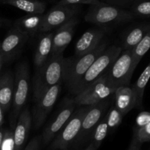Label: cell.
<instances>
[{"instance_id": "6da1fadb", "label": "cell", "mask_w": 150, "mask_h": 150, "mask_svg": "<svg viewBox=\"0 0 150 150\" xmlns=\"http://www.w3.org/2000/svg\"><path fill=\"white\" fill-rule=\"evenodd\" d=\"M64 54H53L41 66L36 68L34 77V99L39 100L52 86L63 81Z\"/></svg>"}, {"instance_id": "7a4b0ae2", "label": "cell", "mask_w": 150, "mask_h": 150, "mask_svg": "<svg viewBox=\"0 0 150 150\" xmlns=\"http://www.w3.org/2000/svg\"><path fill=\"white\" fill-rule=\"evenodd\" d=\"M107 41L103 40L97 48L80 57L64 58V70L63 81L69 92L86 73L95 60L106 49Z\"/></svg>"}, {"instance_id": "3957f363", "label": "cell", "mask_w": 150, "mask_h": 150, "mask_svg": "<svg viewBox=\"0 0 150 150\" xmlns=\"http://www.w3.org/2000/svg\"><path fill=\"white\" fill-rule=\"evenodd\" d=\"M122 51V47L112 45L105 49L90 66L83 77L79 81L70 92L73 95H77L84 90L88 86L105 74L115 60Z\"/></svg>"}, {"instance_id": "277c9868", "label": "cell", "mask_w": 150, "mask_h": 150, "mask_svg": "<svg viewBox=\"0 0 150 150\" xmlns=\"http://www.w3.org/2000/svg\"><path fill=\"white\" fill-rule=\"evenodd\" d=\"M134 16L131 11L99 1L91 5L84 18L86 21L98 26H108L129 21Z\"/></svg>"}, {"instance_id": "5b68a950", "label": "cell", "mask_w": 150, "mask_h": 150, "mask_svg": "<svg viewBox=\"0 0 150 150\" xmlns=\"http://www.w3.org/2000/svg\"><path fill=\"white\" fill-rule=\"evenodd\" d=\"M29 88V68L27 63L21 62L18 65L15 74V91L13 100V110L10 117L12 128L16 127L18 119L23 110Z\"/></svg>"}, {"instance_id": "8992f818", "label": "cell", "mask_w": 150, "mask_h": 150, "mask_svg": "<svg viewBox=\"0 0 150 150\" xmlns=\"http://www.w3.org/2000/svg\"><path fill=\"white\" fill-rule=\"evenodd\" d=\"M90 105H83L74 111L65 125L50 144L48 150H65L75 142L80 132L82 121Z\"/></svg>"}, {"instance_id": "52a82bcc", "label": "cell", "mask_w": 150, "mask_h": 150, "mask_svg": "<svg viewBox=\"0 0 150 150\" xmlns=\"http://www.w3.org/2000/svg\"><path fill=\"white\" fill-rule=\"evenodd\" d=\"M136 69L133 66V49L123 50L108 71L105 73L108 82L116 88L130 84Z\"/></svg>"}, {"instance_id": "ba28073f", "label": "cell", "mask_w": 150, "mask_h": 150, "mask_svg": "<svg viewBox=\"0 0 150 150\" xmlns=\"http://www.w3.org/2000/svg\"><path fill=\"white\" fill-rule=\"evenodd\" d=\"M117 88L108 82L105 74L95 81L74 98L76 105H94L110 98Z\"/></svg>"}, {"instance_id": "9c48e42d", "label": "cell", "mask_w": 150, "mask_h": 150, "mask_svg": "<svg viewBox=\"0 0 150 150\" xmlns=\"http://www.w3.org/2000/svg\"><path fill=\"white\" fill-rule=\"evenodd\" d=\"M76 106V104L74 102V98H67L64 99L53 120H51V122L43 130L42 134V146H48L51 143L70 118L74 112Z\"/></svg>"}, {"instance_id": "30bf717a", "label": "cell", "mask_w": 150, "mask_h": 150, "mask_svg": "<svg viewBox=\"0 0 150 150\" xmlns=\"http://www.w3.org/2000/svg\"><path fill=\"white\" fill-rule=\"evenodd\" d=\"M111 97L96 105H90L86 115L83 117L80 132L74 142L75 144H80L92 136L96 126L101 119L106 114L105 113L111 104Z\"/></svg>"}, {"instance_id": "8fae6325", "label": "cell", "mask_w": 150, "mask_h": 150, "mask_svg": "<svg viewBox=\"0 0 150 150\" xmlns=\"http://www.w3.org/2000/svg\"><path fill=\"white\" fill-rule=\"evenodd\" d=\"M78 12L79 7L76 5H62L57 4L44 15L40 33L51 32L57 29L70 19L75 18Z\"/></svg>"}, {"instance_id": "7c38bea8", "label": "cell", "mask_w": 150, "mask_h": 150, "mask_svg": "<svg viewBox=\"0 0 150 150\" xmlns=\"http://www.w3.org/2000/svg\"><path fill=\"white\" fill-rule=\"evenodd\" d=\"M61 92V83L54 85L39 100L32 109V123L35 129L38 130L43 125L49 113L52 111Z\"/></svg>"}, {"instance_id": "4fadbf2b", "label": "cell", "mask_w": 150, "mask_h": 150, "mask_svg": "<svg viewBox=\"0 0 150 150\" xmlns=\"http://www.w3.org/2000/svg\"><path fill=\"white\" fill-rule=\"evenodd\" d=\"M29 35L16 27L10 30L1 43L0 54L3 60L14 58L23 48L29 39Z\"/></svg>"}, {"instance_id": "5bb4252c", "label": "cell", "mask_w": 150, "mask_h": 150, "mask_svg": "<svg viewBox=\"0 0 150 150\" xmlns=\"http://www.w3.org/2000/svg\"><path fill=\"white\" fill-rule=\"evenodd\" d=\"M79 21L76 17L57 28L53 36L52 54H64L67 45L71 42L74 35L75 28Z\"/></svg>"}, {"instance_id": "9a60e30c", "label": "cell", "mask_w": 150, "mask_h": 150, "mask_svg": "<svg viewBox=\"0 0 150 150\" xmlns=\"http://www.w3.org/2000/svg\"><path fill=\"white\" fill-rule=\"evenodd\" d=\"M105 33L106 31L104 29H91L85 32L75 45V56H83L97 48Z\"/></svg>"}, {"instance_id": "2e32d148", "label": "cell", "mask_w": 150, "mask_h": 150, "mask_svg": "<svg viewBox=\"0 0 150 150\" xmlns=\"http://www.w3.org/2000/svg\"><path fill=\"white\" fill-rule=\"evenodd\" d=\"M114 104L115 106L126 115L136 105V96L134 88L130 84L119 86L113 94Z\"/></svg>"}, {"instance_id": "e0dca14e", "label": "cell", "mask_w": 150, "mask_h": 150, "mask_svg": "<svg viewBox=\"0 0 150 150\" xmlns=\"http://www.w3.org/2000/svg\"><path fill=\"white\" fill-rule=\"evenodd\" d=\"M32 123V115L29 108H24L21 112L14 129L16 150H21L29 136Z\"/></svg>"}, {"instance_id": "ac0fdd59", "label": "cell", "mask_w": 150, "mask_h": 150, "mask_svg": "<svg viewBox=\"0 0 150 150\" xmlns=\"http://www.w3.org/2000/svg\"><path fill=\"white\" fill-rule=\"evenodd\" d=\"M15 91V77L11 72L0 76V104L4 111H7L13 103Z\"/></svg>"}, {"instance_id": "d6986e66", "label": "cell", "mask_w": 150, "mask_h": 150, "mask_svg": "<svg viewBox=\"0 0 150 150\" xmlns=\"http://www.w3.org/2000/svg\"><path fill=\"white\" fill-rule=\"evenodd\" d=\"M40 34L34 57L36 68L42 65L52 54L54 32H42Z\"/></svg>"}, {"instance_id": "ffe728a7", "label": "cell", "mask_w": 150, "mask_h": 150, "mask_svg": "<svg viewBox=\"0 0 150 150\" xmlns=\"http://www.w3.org/2000/svg\"><path fill=\"white\" fill-rule=\"evenodd\" d=\"M43 18V14H28L18 19L16 21V26L29 36H34L40 33Z\"/></svg>"}, {"instance_id": "44dd1931", "label": "cell", "mask_w": 150, "mask_h": 150, "mask_svg": "<svg viewBox=\"0 0 150 150\" xmlns=\"http://www.w3.org/2000/svg\"><path fill=\"white\" fill-rule=\"evenodd\" d=\"M149 29L150 25L143 24L135 26L134 28L127 31L122 40V50L133 49L143 39Z\"/></svg>"}, {"instance_id": "7402d4cb", "label": "cell", "mask_w": 150, "mask_h": 150, "mask_svg": "<svg viewBox=\"0 0 150 150\" xmlns=\"http://www.w3.org/2000/svg\"><path fill=\"white\" fill-rule=\"evenodd\" d=\"M4 2L29 14H43L46 8L45 3L38 0H5Z\"/></svg>"}, {"instance_id": "603a6c76", "label": "cell", "mask_w": 150, "mask_h": 150, "mask_svg": "<svg viewBox=\"0 0 150 150\" xmlns=\"http://www.w3.org/2000/svg\"><path fill=\"white\" fill-rule=\"evenodd\" d=\"M150 79V62L147 67L144 69L143 73H142L139 78L138 79L136 83L133 85L135 93L136 96V105L138 108L142 106V102H143L144 93V89L147 85Z\"/></svg>"}, {"instance_id": "cb8c5ba5", "label": "cell", "mask_w": 150, "mask_h": 150, "mask_svg": "<svg viewBox=\"0 0 150 150\" xmlns=\"http://www.w3.org/2000/svg\"><path fill=\"white\" fill-rule=\"evenodd\" d=\"M107 114V113H106ZM108 133V122H107V116L105 114L99 123L98 125L96 126L95 129L94 130L93 133L92 134V141L91 142L94 144L95 148L97 149L100 146L101 144L103 142L104 139L107 136Z\"/></svg>"}, {"instance_id": "d4e9b609", "label": "cell", "mask_w": 150, "mask_h": 150, "mask_svg": "<svg viewBox=\"0 0 150 150\" xmlns=\"http://www.w3.org/2000/svg\"><path fill=\"white\" fill-rule=\"evenodd\" d=\"M150 49V29L149 32L145 35L143 39L139 42V43L133 49V66L136 69L139 63L143 58L144 56L146 54Z\"/></svg>"}, {"instance_id": "484cf974", "label": "cell", "mask_w": 150, "mask_h": 150, "mask_svg": "<svg viewBox=\"0 0 150 150\" xmlns=\"http://www.w3.org/2000/svg\"><path fill=\"white\" fill-rule=\"evenodd\" d=\"M107 122L108 126V133L116 130L122 122L124 114L115 106L114 103L106 114Z\"/></svg>"}, {"instance_id": "4316f807", "label": "cell", "mask_w": 150, "mask_h": 150, "mask_svg": "<svg viewBox=\"0 0 150 150\" xmlns=\"http://www.w3.org/2000/svg\"><path fill=\"white\" fill-rule=\"evenodd\" d=\"M148 142H150V122L139 128H134L131 143L142 145V144Z\"/></svg>"}, {"instance_id": "83f0119b", "label": "cell", "mask_w": 150, "mask_h": 150, "mask_svg": "<svg viewBox=\"0 0 150 150\" xmlns=\"http://www.w3.org/2000/svg\"><path fill=\"white\" fill-rule=\"evenodd\" d=\"M130 11L134 16H142V17H149L150 16V1H138L135 3L130 7Z\"/></svg>"}, {"instance_id": "f1b7e54d", "label": "cell", "mask_w": 150, "mask_h": 150, "mask_svg": "<svg viewBox=\"0 0 150 150\" xmlns=\"http://www.w3.org/2000/svg\"><path fill=\"white\" fill-rule=\"evenodd\" d=\"M0 150H16V144L14 140V130H5L2 144Z\"/></svg>"}, {"instance_id": "f546056e", "label": "cell", "mask_w": 150, "mask_h": 150, "mask_svg": "<svg viewBox=\"0 0 150 150\" xmlns=\"http://www.w3.org/2000/svg\"><path fill=\"white\" fill-rule=\"evenodd\" d=\"M150 122V112L142 111L138 114L136 119V126L135 128H139L146 125Z\"/></svg>"}, {"instance_id": "4dcf8cb0", "label": "cell", "mask_w": 150, "mask_h": 150, "mask_svg": "<svg viewBox=\"0 0 150 150\" xmlns=\"http://www.w3.org/2000/svg\"><path fill=\"white\" fill-rule=\"evenodd\" d=\"M99 0H60L58 4L62 5H79V4H95L99 2Z\"/></svg>"}, {"instance_id": "1f68e13d", "label": "cell", "mask_w": 150, "mask_h": 150, "mask_svg": "<svg viewBox=\"0 0 150 150\" xmlns=\"http://www.w3.org/2000/svg\"><path fill=\"white\" fill-rule=\"evenodd\" d=\"M42 144V136H37L29 142L23 150H39Z\"/></svg>"}, {"instance_id": "d6a6232c", "label": "cell", "mask_w": 150, "mask_h": 150, "mask_svg": "<svg viewBox=\"0 0 150 150\" xmlns=\"http://www.w3.org/2000/svg\"><path fill=\"white\" fill-rule=\"evenodd\" d=\"M109 1L110 3L115 5H121V6H127L129 4L133 5L135 3L138 2V1H142V0H107Z\"/></svg>"}, {"instance_id": "836d02e7", "label": "cell", "mask_w": 150, "mask_h": 150, "mask_svg": "<svg viewBox=\"0 0 150 150\" xmlns=\"http://www.w3.org/2000/svg\"><path fill=\"white\" fill-rule=\"evenodd\" d=\"M3 123H4V110L0 104V127L2 126Z\"/></svg>"}, {"instance_id": "e575fe53", "label": "cell", "mask_w": 150, "mask_h": 150, "mask_svg": "<svg viewBox=\"0 0 150 150\" xmlns=\"http://www.w3.org/2000/svg\"><path fill=\"white\" fill-rule=\"evenodd\" d=\"M141 146L142 145L138 144L131 143L130 148H129V150H141Z\"/></svg>"}, {"instance_id": "d590c367", "label": "cell", "mask_w": 150, "mask_h": 150, "mask_svg": "<svg viewBox=\"0 0 150 150\" xmlns=\"http://www.w3.org/2000/svg\"><path fill=\"white\" fill-rule=\"evenodd\" d=\"M4 131H5V130H3L2 127H0V149H1V144H2L3 139H4Z\"/></svg>"}, {"instance_id": "8d00e7d4", "label": "cell", "mask_w": 150, "mask_h": 150, "mask_svg": "<svg viewBox=\"0 0 150 150\" xmlns=\"http://www.w3.org/2000/svg\"><path fill=\"white\" fill-rule=\"evenodd\" d=\"M87 149H88V150H97L96 148H95V145H94V144L92 143V142H91L90 144H89L88 145Z\"/></svg>"}, {"instance_id": "74e56055", "label": "cell", "mask_w": 150, "mask_h": 150, "mask_svg": "<svg viewBox=\"0 0 150 150\" xmlns=\"http://www.w3.org/2000/svg\"><path fill=\"white\" fill-rule=\"evenodd\" d=\"M2 61H3V58L1 57V54H0V69H1V66H2Z\"/></svg>"}, {"instance_id": "f35d334b", "label": "cell", "mask_w": 150, "mask_h": 150, "mask_svg": "<svg viewBox=\"0 0 150 150\" xmlns=\"http://www.w3.org/2000/svg\"><path fill=\"white\" fill-rule=\"evenodd\" d=\"M4 23V21H3V20H1V19H0V26L2 25V23Z\"/></svg>"}, {"instance_id": "ab89813d", "label": "cell", "mask_w": 150, "mask_h": 150, "mask_svg": "<svg viewBox=\"0 0 150 150\" xmlns=\"http://www.w3.org/2000/svg\"><path fill=\"white\" fill-rule=\"evenodd\" d=\"M83 150H88V149H87V147H86V149H83Z\"/></svg>"}, {"instance_id": "60d3db41", "label": "cell", "mask_w": 150, "mask_h": 150, "mask_svg": "<svg viewBox=\"0 0 150 150\" xmlns=\"http://www.w3.org/2000/svg\"><path fill=\"white\" fill-rule=\"evenodd\" d=\"M0 47H1V44H0Z\"/></svg>"}]
</instances>
